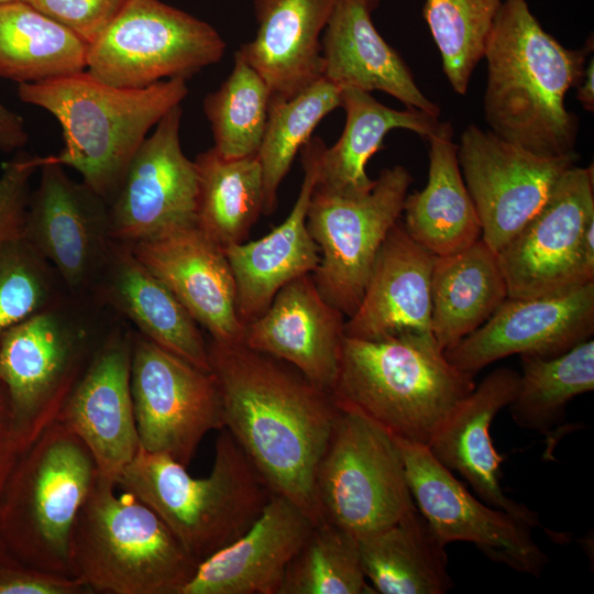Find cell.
<instances>
[{
  "label": "cell",
  "instance_id": "cell-1",
  "mask_svg": "<svg viewBox=\"0 0 594 594\" xmlns=\"http://www.w3.org/2000/svg\"><path fill=\"white\" fill-rule=\"evenodd\" d=\"M226 428L273 493L321 521L316 473L340 408L292 364L242 343L207 341Z\"/></svg>",
  "mask_w": 594,
  "mask_h": 594
},
{
  "label": "cell",
  "instance_id": "cell-2",
  "mask_svg": "<svg viewBox=\"0 0 594 594\" xmlns=\"http://www.w3.org/2000/svg\"><path fill=\"white\" fill-rule=\"evenodd\" d=\"M593 37L581 48L546 32L527 0H503L483 58V112L488 130L540 156L575 152L579 118L565 96L583 77Z\"/></svg>",
  "mask_w": 594,
  "mask_h": 594
},
{
  "label": "cell",
  "instance_id": "cell-3",
  "mask_svg": "<svg viewBox=\"0 0 594 594\" xmlns=\"http://www.w3.org/2000/svg\"><path fill=\"white\" fill-rule=\"evenodd\" d=\"M474 375L446 356L431 332L380 339L344 337L330 394L395 439L427 446L475 387Z\"/></svg>",
  "mask_w": 594,
  "mask_h": 594
},
{
  "label": "cell",
  "instance_id": "cell-4",
  "mask_svg": "<svg viewBox=\"0 0 594 594\" xmlns=\"http://www.w3.org/2000/svg\"><path fill=\"white\" fill-rule=\"evenodd\" d=\"M186 81L172 78L144 88H120L84 70L19 84L18 96L56 118L64 146L54 160L78 172L81 182L110 204L151 128L188 95Z\"/></svg>",
  "mask_w": 594,
  "mask_h": 594
},
{
  "label": "cell",
  "instance_id": "cell-5",
  "mask_svg": "<svg viewBox=\"0 0 594 594\" xmlns=\"http://www.w3.org/2000/svg\"><path fill=\"white\" fill-rule=\"evenodd\" d=\"M219 431L208 476L194 477L185 465L140 447L116 481L151 507L198 563L241 537L274 494L231 433Z\"/></svg>",
  "mask_w": 594,
  "mask_h": 594
},
{
  "label": "cell",
  "instance_id": "cell-6",
  "mask_svg": "<svg viewBox=\"0 0 594 594\" xmlns=\"http://www.w3.org/2000/svg\"><path fill=\"white\" fill-rule=\"evenodd\" d=\"M100 475L69 540L70 575L91 593L182 594L198 561L160 516Z\"/></svg>",
  "mask_w": 594,
  "mask_h": 594
},
{
  "label": "cell",
  "instance_id": "cell-7",
  "mask_svg": "<svg viewBox=\"0 0 594 594\" xmlns=\"http://www.w3.org/2000/svg\"><path fill=\"white\" fill-rule=\"evenodd\" d=\"M98 475L82 440L55 420L19 453L0 495V550L70 575L73 525Z\"/></svg>",
  "mask_w": 594,
  "mask_h": 594
},
{
  "label": "cell",
  "instance_id": "cell-8",
  "mask_svg": "<svg viewBox=\"0 0 594 594\" xmlns=\"http://www.w3.org/2000/svg\"><path fill=\"white\" fill-rule=\"evenodd\" d=\"M91 296H67L9 329L0 339V381L21 452L58 417L112 321Z\"/></svg>",
  "mask_w": 594,
  "mask_h": 594
},
{
  "label": "cell",
  "instance_id": "cell-9",
  "mask_svg": "<svg viewBox=\"0 0 594 594\" xmlns=\"http://www.w3.org/2000/svg\"><path fill=\"white\" fill-rule=\"evenodd\" d=\"M316 496L321 520L358 539L395 524L415 506L396 439L342 409L318 464Z\"/></svg>",
  "mask_w": 594,
  "mask_h": 594
},
{
  "label": "cell",
  "instance_id": "cell-10",
  "mask_svg": "<svg viewBox=\"0 0 594 594\" xmlns=\"http://www.w3.org/2000/svg\"><path fill=\"white\" fill-rule=\"evenodd\" d=\"M227 44L208 22L160 0H130L88 45L86 72L103 84L144 88L188 79L218 63Z\"/></svg>",
  "mask_w": 594,
  "mask_h": 594
},
{
  "label": "cell",
  "instance_id": "cell-11",
  "mask_svg": "<svg viewBox=\"0 0 594 594\" xmlns=\"http://www.w3.org/2000/svg\"><path fill=\"white\" fill-rule=\"evenodd\" d=\"M413 177L407 168H385L365 195L346 198L315 187L307 229L319 248L311 273L322 297L351 317L363 297L374 261L399 220Z\"/></svg>",
  "mask_w": 594,
  "mask_h": 594
},
{
  "label": "cell",
  "instance_id": "cell-12",
  "mask_svg": "<svg viewBox=\"0 0 594 594\" xmlns=\"http://www.w3.org/2000/svg\"><path fill=\"white\" fill-rule=\"evenodd\" d=\"M497 256L508 297L556 294L594 282L593 165L569 167Z\"/></svg>",
  "mask_w": 594,
  "mask_h": 594
},
{
  "label": "cell",
  "instance_id": "cell-13",
  "mask_svg": "<svg viewBox=\"0 0 594 594\" xmlns=\"http://www.w3.org/2000/svg\"><path fill=\"white\" fill-rule=\"evenodd\" d=\"M131 394L140 446L186 468L205 438L223 428L216 378L133 330Z\"/></svg>",
  "mask_w": 594,
  "mask_h": 594
},
{
  "label": "cell",
  "instance_id": "cell-14",
  "mask_svg": "<svg viewBox=\"0 0 594 594\" xmlns=\"http://www.w3.org/2000/svg\"><path fill=\"white\" fill-rule=\"evenodd\" d=\"M396 441L414 503L442 544L471 542L494 562L540 576L548 557L529 524L479 501L427 446Z\"/></svg>",
  "mask_w": 594,
  "mask_h": 594
},
{
  "label": "cell",
  "instance_id": "cell-15",
  "mask_svg": "<svg viewBox=\"0 0 594 594\" xmlns=\"http://www.w3.org/2000/svg\"><path fill=\"white\" fill-rule=\"evenodd\" d=\"M458 160L481 239L497 252L541 209L579 154L540 156L470 124L461 134Z\"/></svg>",
  "mask_w": 594,
  "mask_h": 594
},
{
  "label": "cell",
  "instance_id": "cell-16",
  "mask_svg": "<svg viewBox=\"0 0 594 594\" xmlns=\"http://www.w3.org/2000/svg\"><path fill=\"white\" fill-rule=\"evenodd\" d=\"M23 237L53 266L68 295L90 296L116 242L109 204L74 180L53 155L43 156Z\"/></svg>",
  "mask_w": 594,
  "mask_h": 594
},
{
  "label": "cell",
  "instance_id": "cell-17",
  "mask_svg": "<svg viewBox=\"0 0 594 594\" xmlns=\"http://www.w3.org/2000/svg\"><path fill=\"white\" fill-rule=\"evenodd\" d=\"M180 105L144 139L109 204L112 238L132 244L196 223L198 179L180 145Z\"/></svg>",
  "mask_w": 594,
  "mask_h": 594
},
{
  "label": "cell",
  "instance_id": "cell-18",
  "mask_svg": "<svg viewBox=\"0 0 594 594\" xmlns=\"http://www.w3.org/2000/svg\"><path fill=\"white\" fill-rule=\"evenodd\" d=\"M133 329L116 317L56 420L78 436L99 475L116 483L140 449L131 394Z\"/></svg>",
  "mask_w": 594,
  "mask_h": 594
},
{
  "label": "cell",
  "instance_id": "cell-19",
  "mask_svg": "<svg viewBox=\"0 0 594 594\" xmlns=\"http://www.w3.org/2000/svg\"><path fill=\"white\" fill-rule=\"evenodd\" d=\"M594 332V282L556 294L507 297L476 330L446 356L475 375L513 354L559 355Z\"/></svg>",
  "mask_w": 594,
  "mask_h": 594
},
{
  "label": "cell",
  "instance_id": "cell-20",
  "mask_svg": "<svg viewBox=\"0 0 594 594\" xmlns=\"http://www.w3.org/2000/svg\"><path fill=\"white\" fill-rule=\"evenodd\" d=\"M129 246L211 339L223 343L243 342L244 327L235 306V282L224 249L197 223Z\"/></svg>",
  "mask_w": 594,
  "mask_h": 594
},
{
  "label": "cell",
  "instance_id": "cell-21",
  "mask_svg": "<svg viewBox=\"0 0 594 594\" xmlns=\"http://www.w3.org/2000/svg\"><path fill=\"white\" fill-rule=\"evenodd\" d=\"M324 142L311 138L300 150L304 178L287 218L265 237L224 249L235 282V306L245 327L261 316L290 280L312 273L319 248L307 229V211L317 185Z\"/></svg>",
  "mask_w": 594,
  "mask_h": 594
},
{
  "label": "cell",
  "instance_id": "cell-22",
  "mask_svg": "<svg viewBox=\"0 0 594 594\" xmlns=\"http://www.w3.org/2000/svg\"><path fill=\"white\" fill-rule=\"evenodd\" d=\"M344 323L345 316L322 297L309 273L277 292L267 309L244 327L243 343L292 364L330 392Z\"/></svg>",
  "mask_w": 594,
  "mask_h": 594
},
{
  "label": "cell",
  "instance_id": "cell-23",
  "mask_svg": "<svg viewBox=\"0 0 594 594\" xmlns=\"http://www.w3.org/2000/svg\"><path fill=\"white\" fill-rule=\"evenodd\" d=\"M314 525L299 506L274 493L241 537L198 563L182 594H278Z\"/></svg>",
  "mask_w": 594,
  "mask_h": 594
},
{
  "label": "cell",
  "instance_id": "cell-24",
  "mask_svg": "<svg viewBox=\"0 0 594 594\" xmlns=\"http://www.w3.org/2000/svg\"><path fill=\"white\" fill-rule=\"evenodd\" d=\"M519 373L508 367L491 372L463 398L428 444L433 457L460 473L486 504L538 527L537 513L505 495L501 463L490 429L494 418L513 400Z\"/></svg>",
  "mask_w": 594,
  "mask_h": 594
},
{
  "label": "cell",
  "instance_id": "cell-25",
  "mask_svg": "<svg viewBox=\"0 0 594 594\" xmlns=\"http://www.w3.org/2000/svg\"><path fill=\"white\" fill-rule=\"evenodd\" d=\"M90 296L155 344L210 372L199 324L129 245L113 243Z\"/></svg>",
  "mask_w": 594,
  "mask_h": 594
},
{
  "label": "cell",
  "instance_id": "cell-26",
  "mask_svg": "<svg viewBox=\"0 0 594 594\" xmlns=\"http://www.w3.org/2000/svg\"><path fill=\"white\" fill-rule=\"evenodd\" d=\"M435 256L398 220L378 250L359 307L345 320V337L371 340L400 332H431Z\"/></svg>",
  "mask_w": 594,
  "mask_h": 594
},
{
  "label": "cell",
  "instance_id": "cell-27",
  "mask_svg": "<svg viewBox=\"0 0 594 594\" xmlns=\"http://www.w3.org/2000/svg\"><path fill=\"white\" fill-rule=\"evenodd\" d=\"M381 0H336L321 36L323 76L334 85L380 90L406 108L440 116L398 54L378 33L372 13Z\"/></svg>",
  "mask_w": 594,
  "mask_h": 594
},
{
  "label": "cell",
  "instance_id": "cell-28",
  "mask_svg": "<svg viewBox=\"0 0 594 594\" xmlns=\"http://www.w3.org/2000/svg\"><path fill=\"white\" fill-rule=\"evenodd\" d=\"M336 0H253L256 34L237 52L272 97L290 99L323 76L321 34Z\"/></svg>",
  "mask_w": 594,
  "mask_h": 594
},
{
  "label": "cell",
  "instance_id": "cell-29",
  "mask_svg": "<svg viewBox=\"0 0 594 594\" xmlns=\"http://www.w3.org/2000/svg\"><path fill=\"white\" fill-rule=\"evenodd\" d=\"M429 142L428 180L407 194L403 212L408 234L432 254L459 252L482 235L481 222L465 186L449 121H439Z\"/></svg>",
  "mask_w": 594,
  "mask_h": 594
},
{
  "label": "cell",
  "instance_id": "cell-30",
  "mask_svg": "<svg viewBox=\"0 0 594 594\" xmlns=\"http://www.w3.org/2000/svg\"><path fill=\"white\" fill-rule=\"evenodd\" d=\"M340 99L346 116L344 130L336 144L322 150L316 188L341 197H361L373 188L375 179L365 167L389 131L404 129L427 140L439 123L437 116L389 108L358 88H341Z\"/></svg>",
  "mask_w": 594,
  "mask_h": 594
},
{
  "label": "cell",
  "instance_id": "cell-31",
  "mask_svg": "<svg viewBox=\"0 0 594 594\" xmlns=\"http://www.w3.org/2000/svg\"><path fill=\"white\" fill-rule=\"evenodd\" d=\"M508 297L497 252L482 239L435 256L430 330L444 352L480 328Z\"/></svg>",
  "mask_w": 594,
  "mask_h": 594
},
{
  "label": "cell",
  "instance_id": "cell-32",
  "mask_svg": "<svg viewBox=\"0 0 594 594\" xmlns=\"http://www.w3.org/2000/svg\"><path fill=\"white\" fill-rule=\"evenodd\" d=\"M359 550L375 593L444 594L453 587L446 546L416 505L395 524L360 538Z\"/></svg>",
  "mask_w": 594,
  "mask_h": 594
},
{
  "label": "cell",
  "instance_id": "cell-33",
  "mask_svg": "<svg viewBox=\"0 0 594 594\" xmlns=\"http://www.w3.org/2000/svg\"><path fill=\"white\" fill-rule=\"evenodd\" d=\"M88 43L19 0L0 4V77L42 82L86 70Z\"/></svg>",
  "mask_w": 594,
  "mask_h": 594
},
{
  "label": "cell",
  "instance_id": "cell-34",
  "mask_svg": "<svg viewBox=\"0 0 594 594\" xmlns=\"http://www.w3.org/2000/svg\"><path fill=\"white\" fill-rule=\"evenodd\" d=\"M196 223L223 249L244 242L262 213V172L256 154L228 160L213 147L195 161Z\"/></svg>",
  "mask_w": 594,
  "mask_h": 594
},
{
  "label": "cell",
  "instance_id": "cell-35",
  "mask_svg": "<svg viewBox=\"0 0 594 594\" xmlns=\"http://www.w3.org/2000/svg\"><path fill=\"white\" fill-rule=\"evenodd\" d=\"M522 372L507 406L524 429L549 433L565 415L570 400L594 388V341L587 339L551 358L520 355Z\"/></svg>",
  "mask_w": 594,
  "mask_h": 594
},
{
  "label": "cell",
  "instance_id": "cell-36",
  "mask_svg": "<svg viewBox=\"0 0 594 594\" xmlns=\"http://www.w3.org/2000/svg\"><path fill=\"white\" fill-rule=\"evenodd\" d=\"M340 92L341 87L321 77L290 99L271 98L265 131L256 153L262 172L263 215L274 212L278 188L315 128L328 113L341 107Z\"/></svg>",
  "mask_w": 594,
  "mask_h": 594
},
{
  "label": "cell",
  "instance_id": "cell-37",
  "mask_svg": "<svg viewBox=\"0 0 594 594\" xmlns=\"http://www.w3.org/2000/svg\"><path fill=\"white\" fill-rule=\"evenodd\" d=\"M271 98L264 79L235 52L232 72L204 100V111L213 135V148L222 157L234 160L257 153Z\"/></svg>",
  "mask_w": 594,
  "mask_h": 594
},
{
  "label": "cell",
  "instance_id": "cell-38",
  "mask_svg": "<svg viewBox=\"0 0 594 594\" xmlns=\"http://www.w3.org/2000/svg\"><path fill=\"white\" fill-rule=\"evenodd\" d=\"M375 593L364 575L359 539L329 521L315 524L289 562L278 594Z\"/></svg>",
  "mask_w": 594,
  "mask_h": 594
},
{
  "label": "cell",
  "instance_id": "cell-39",
  "mask_svg": "<svg viewBox=\"0 0 594 594\" xmlns=\"http://www.w3.org/2000/svg\"><path fill=\"white\" fill-rule=\"evenodd\" d=\"M503 0H426L422 15L443 73L458 95L468 92Z\"/></svg>",
  "mask_w": 594,
  "mask_h": 594
},
{
  "label": "cell",
  "instance_id": "cell-40",
  "mask_svg": "<svg viewBox=\"0 0 594 594\" xmlns=\"http://www.w3.org/2000/svg\"><path fill=\"white\" fill-rule=\"evenodd\" d=\"M67 296L53 266L24 237L0 244V339Z\"/></svg>",
  "mask_w": 594,
  "mask_h": 594
},
{
  "label": "cell",
  "instance_id": "cell-41",
  "mask_svg": "<svg viewBox=\"0 0 594 594\" xmlns=\"http://www.w3.org/2000/svg\"><path fill=\"white\" fill-rule=\"evenodd\" d=\"M43 156L18 151L0 175V244L23 237L31 197L30 180Z\"/></svg>",
  "mask_w": 594,
  "mask_h": 594
},
{
  "label": "cell",
  "instance_id": "cell-42",
  "mask_svg": "<svg viewBox=\"0 0 594 594\" xmlns=\"http://www.w3.org/2000/svg\"><path fill=\"white\" fill-rule=\"evenodd\" d=\"M92 43L130 0H22Z\"/></svg>",
  "mask_w": 594,
  "mask_h": 594
},
{
  "label": "cell",
  "instance_id": "cell-43",
  "mask_svg": "<svg viewBox=\"0 0 594 594\" xmlns=\"http://www.w3.org/2000/svg\"><path fill=\"white\" fill-rule=\"evenodd\" d=\"M0 594H91L78 579L29 565L0 550Z\"/></svg>",
  "mask_w": 594,
  "mask_h": 594
},
{
  "label": "cell",
  "instance_id": "cell-44",
  "mask_svg": "<svg viewBox=\"0 0 594 594\" xmlns=\"http://www.w3.org/2000/svg\"><path fill=\"white\" fill-rule=\"evenodd\" d=\"M28 141L23 118L0 102V152L21 151Z\"/></svg>",
  "mask_w": 594,
  "mask_h": 594
},
{
  "label": "cell",
  "instance_id": "cell-45",
  "mask_svg": "<svg viewBox=\"0 0 594 594\" xmlns=\"http://www.w3.org/2000/svg\"><path fill=\"white\" fill-rule=\"evenodd\" d=\"M8 444L15 447L13 439V418L7 389L0 381V447Z\"/></svg>",
  "mask_w": 594,
  "mask_h": 594
},
{
  "label": "cell",
  "instance_id": "cell-46",
  "mask_svg": "<svg viewBox=\"0 0 594 594\" xmlns=\"http://www.w3.org/2000/svg\"><path fill=\"white\" fill-rule=\"evenodd\" d=\"M576 98L583 108L588 111H594V58L591 56L590 62L585 65L583 77L576 86Z\"/></svg>",
  "mask_w": 594,
  "mask_h": 594
},
{
  "label": "cell",
  "instance_id": "cell-47",
  "mask_svg": "<svg viewBox=\"0 0 594 594\" xmlns=\"http://www.w3.org/2000/svg\"><path fill=\"white\" fill-rule=\"evenodd\" d=\"M20 451L12 444L0 447V495L13 470Z\"/></svg>",
  "mask_w": 594,
  "mask_h": 594
},
{
  "label": "cell",
  "instance_id": "cell-48",
  "mask_svg": "<svg viewBox=\"0 0 594 594\" xmlns=\"http://www.w3.org/2000/svg\"><path fill=\"white\" fill-rule=\"evenodd\" d=\"M14 1H19V0H0V4L14 2Z\"/></svg>",
  "mask_w": 594,
  "mask_h": 594
}]
</instances>
